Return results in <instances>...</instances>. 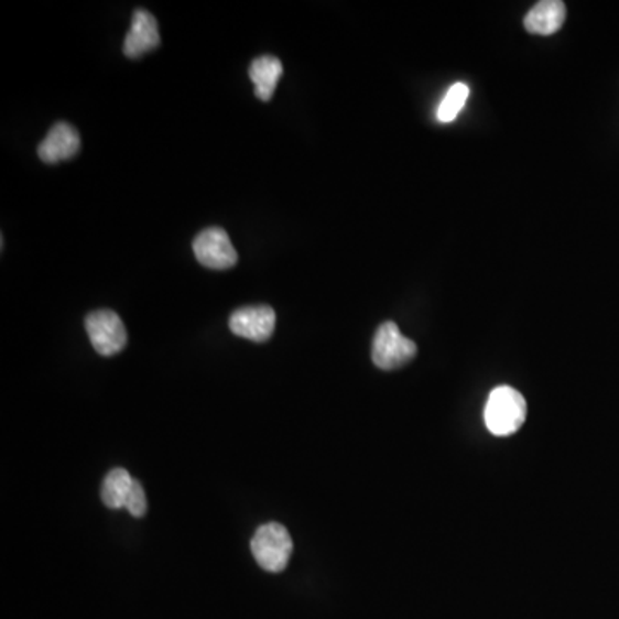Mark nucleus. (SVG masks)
<instances>
[{"label": "nucleus", "instance_id": "1", "mask_svg": "<svg viewBox=\"0 0 619 619\" xmlns=\"http://www.w3.org/2000/svg\"><path fill=\"white\" fill-rule=\"evenodd\" d=\"M487 428L498 437L514 434L525 424L526 401L525 398L510 388L501 385L490 392L487 400L486 412H484Z\"/></svg>", "mask_w": 619, "mask_h": 619}, {"label": "nucleus", "instance_id": "6", "mask_svg": "<svg viewBox=\"0 0 619 619\" xmlns=\"http://www.w3.org/2000/svg\"><path fill=\"white\" fill-rule=\"evenodd\" d=\"M229 329L250 341H267L274 334L275 312L265 305L238 308L229 318Z\"/></svg>", "mask_w": 619, "mask_h": 619}, {"label": "nucleus", "instance_id": "4", "mask_svg": "<svg viewBox=\"0 0 619 619\" xmlns=\"http://www.w3.org/2000/svg\"><path fill=\"white\" fill-rule=\"evenodd\" d=\"M85 327L95 351L102 357L118 355L128 343L124 324L112 310L91 312L85 318Z\"/></svg>", "mask_w": 619, "mask_h": 619}, {"label": "nucleus", "instance_id": "2", "mask_svg": "<svg viewBox=\"0 0 619 619\" xmlns=\"http://www.w3.org/2000/svg\"><path fill=\"white\" fill-rule=\"evenodd\" d=\"M251 553L260 568L269 573L286 569L293 554V539L281 523H265L251 539Z\"/></svg>", "mask_w": 619, "mask_h": 619}, {"label": "nucleus", "instance_id": "10", "mask_svg": "<svg viewBox=\"0 0 619 619\" xmlns=\"http://www.w3.org/2000/svg\"><path fill=\"white\" fill-rule=\"evenodd\" d=\"M283 72V63L274 55H260V57L253 59L248 75L256 85V95L260 100H263V102L271 100Z\"/></svg>", "mask_w": 619, "mask_h": 619}, {"label": "nucleus", "instance_id": "11", "mask_svg": "<svg viewBox=\"0 0 619 619\" xmlns=\"http://www.w3.org/2000/svg\"><path fill=\"white\" fill-rule=\"evenodd\" d=\"M137 478L131 477L124 468H115L107 474L102 484V501L110 510H128L134 490L138 487Z\"/></svg>", "mask_w": 619, "mask_h": 619}, {"label": "nucleus", "instance_id": "7", "mask_svg": "<svg viewBox=\"0 0 619 619\" xmlns=\"http://www.w3.org/2000/svg\"><path fill=\"white\" fill-rule=\"evenodd\" d=\"M79 145H82V140H79L75 126L69 122H55L45 140L40 142L39 158L45 164H57V162L75 158L79 152Z\"/></svg>", "mask_w": 619, "mask_h": 619}, {"label": "nucleus", "instance_id": "5", "mask_svg": "<svg viewBox=\"0 0 619 619\" xmlns=\"http://www.w3.org/2000/svg\"><path fill=\"white\" fill-rule=\"evenodd\" d=\"M193 251L202 265L214 271H226L238 262V251L222 228H207L193 239Z\"/></svg>", "mask_w": 619, "mask_h": 619}, {"label": "nucleus", "instance_id": "12", "mask_svg": "<svg viewBox=\"0 0 619 619\" xmlns=\"http://www.w3.org/2000/svg\"><path fill=\"white\" fill-rule=\"evenodd\" d=\"M468 90L465 83H456L449 90H447L446 97L443 98L441 102L439 110H437V119L441 122H452L455 121L456 116L459 115V110L463 109L465 102H467Z\"/></svg>", "mask_w": 619, "mask_h": 619}, {"label": "nucleus", "instance_id": "9", "mask_svg": "<svg viewBox=\"0 0 619 619\" xmlns=\"http://www.w3.org/2000/svg\"><path fill=\"white\" fill-rule=\"evenodd\" d=\"M566 20V6L561 0H542L525 17L526 32L533 35H554Z\"/></svg>", "mask_w": 619, "mask_h": 619}, {"label": "nucleus", "instance_id": "8", "mask_svg": "<svg viewBox=\"0 0 619 619\" xmlns=\"http://www.w3.org/2000/svg\"><path fill=\"white\" fill-rule=\"evenodd\" d=\"M159 44H161V35H159L158 20L145 9H137L133 12L131 30L126 35L122 51L131 59H137L146 52L158 48Z\"/></svg>", "mask_w": 619, "mask_h": 619}, {"label": "nucleus", "instance_id": "3", "mask_svg": "<svg viewBox=\"0 0 619 619\" xmlns=\"http://www.w3.org/2000/svg\"><path fill=\"white\" fill-rule=\"evenodd\" d=\"M416 355V345L401 334L394 322H384L377 329L372 343V360L381 370L401 369Z\"/></svg>", "mask_w": 619, "mask_h": 619}]
</instances>
